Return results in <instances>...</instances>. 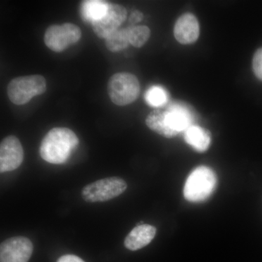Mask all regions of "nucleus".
Listing matches in <instances>:
<instances>
[{
	"instance_id": "obj_10",
	"label": "nucleus",
	"mask_w": 262,
	"mask_h": 262,
	"mask_svg": "<svg viewBox=\"0 0 262 262\" xmlns=\"http://www.w3.org/2000/svg\"><path fill=\"white\" fill-rule=\"evenodd\" d=\"M199 35V23L192 13L182 15L177 20L174 27V36L181 44H192L198 40Z\"/></svg>"
},
{
	"instance_id": "obj_11",
	"label": "nucleus",
	"mask_w": 262,
	"mask_h": 262,
	"mask_svg": "<svg viewBox=\"0 0 262 262\" xmlns=\"http://www.w3.org/2000/svg\"><path fill=\"white\" fill-rule=\"evenodd\" d=\"M165 111L168 125L179 134L192 126V114L189 107L184 103H170Z\"/></svg>"
},
{
	"instance_id": "obj_19",
	"label": "nucleus",
	"mask_w": 262,
	"mask_h": 262,
	"mask_svg": "<svg viewBox=\"0 0 262 262\" xmlns=\"http://www.w3.org/2000/svg\"><path fill=\"white\" fill-rule=\"evenodd\" d=\"M253 70L256 77L262 81V48H259L253 56Z\"/></svg>"
},
{
	"instance_id": "obj_12",
	"label": "nucleus",
	"mask_w": 262,
	"mask_h": 262,
	"mask_svg": "<svg viewBox=\"0 0 262 262\" xmlns=\"http://www.w3.org/2000/svg\"><path fill=\"white\" fill-rule=\"evenodd\" d=\"M157 229L153 226H136L125 239V246L130 251H137L149 245L156 235Z\"/></svg>"
},
{
	"instance_id": "obj_7",
	"label": "nucleus",
	"mask_w": 262,
	"mask_h": 262,
	"mask_svg": "<svg viewBox=\"0 0 262 262\" xmlns=\"http://www.w3.org/2000/svg\"><path fill=\"white\" fill-rule=\"evenodd\" d=\"M32 253L30 239L22 236L11 237L1 244L0 262H28Z\"/></svg>"
},
{
	"instance_id": "obj_5",
	"label": "nucleus",
	"mask_w": 262,
	"mask_h": 262,
	"mask_svg": "<svg viewBox=\"0 0 262 262\" xmlns=\"http://www.w3.org/2000/svg\"><path fill=\"white\" fill-rule=\"evenodd\" d=\"M127 189V183L119 177L100 179L82 189V198L89 203L105 202L120 196Z\"/></svg>"
},
{
	"instance_id": "obj_18",
	"label": "nucleus",
	"mask_w": 262,
	"mask_h": 262,
	"mask_svg": "<svg viewBox=\"0 0 262 262\" xmlns=\"http://www.w3.org/2000/svg\"><path fill=\"white\" fill-rule=\"evenodd\" d=\"M144 98L149 106L160 107L168 101V96L165 89L160 86L155 85L146 91Z\"/></svg>"
},
{
	"instance_id": "obj_4",
	"label": "nucleus",
	"mask_w": 262,
	"mask_h": 262,
	"mask_svg": "<svg viewBox=\"0 0 262 262\" xmlns=\"http://www.w3.org/2000/svg\"><path fill=\"white\" fill-rule=\"evenodd\" d=\"M47 84L42 75H34L18 77L10 81L8 86V96L12 103L24 105L34 96L44 94Z\"/></svg>"
},
{
	"instance_id": "obj_8",
	"label": "nucleus",
	"mask_w": 262,
	"mask_h": 262,
	"mask_svg": "<svg viewBox=\"0 0 262 262\" xmlns=\"http://www.w3.org/2000/svg\"><path fill=\"white\" fill-rule=\"evenodd\" d=\"M127 17L126 9L122 5L110 3L104 16L92 24L93 30L100 39H105L118 30Z\"/></svg>"
},
{
	"instance_id": "obj_17",
	"label": "nucleus",
	"mask_w": 262,
	"mask_h": 262,
	"mask_svg": "<svg viewBox=\"0 0 262 262\" xmlns=\"http://www.w3.org/2000/svg\"><path fill=\"white\" fill-rule=\"evenodd\" d=\"M126 29L129 42L134 47H142L149 39L151 32L146 26H130Z\"/></svg>"
},
{
	"instance_id": "obj_2",
	"label": "nucleus",
	"mask_w": 262,
	"mask_h": 262,
	"mask_svg": "<svg viewBox=\"0 0 262 262\" xmlns=\"http://www.w3.org/2000/svg\"><path fill=\"white\" fill-rule=\"evenodd\" d=\"M216 185V176L211 168L200 166L194 169L186 181L184 196L188 201L198 203L211 195Z\"/></svg>"
},
{
	"instance_id": "obj_9",
	"label": "nucleus",
	"mask_w": 262,
	"mask_h": 262,
	"mask_svg": "<svg viewBox=\"0 0 262 262\" xmlns=\"http://www.w3.org/2000/svg\"><path fill=\"white\" fill-rule=\"evenodd\" d=\"M24 149L18 138L9 136L0 144V172L13 171L21 165Z\"/></svg>"
},
{
	"instance_id": "obj_3",
	"label": "nucleus",
	"mask_w": 262,
	"mask_h": 262,
	"mask_svg": "<svg viewBox=\"0 0 262 262\" xmlns=\"http://www.w3.org/2000/svg\"><path fill=\"white\" fill-rule=\"evenodd\" d=\"M107 89L108 96L115 104L126 106L139 97L140 84L135 75L128 72H120L110 77Z\"/></svg>"
},
{
	"instance_id": "obj_6",
	"label": "nucleus",
	"mask_w": 262,
	"mask_h": 262,
	"mask_svg": "<svg viewBox=\"0 0 262 262\" xmlns=\"http://www.w3.org/2000/svg\"><path fill=\"white\" fill-rule=\"evenodd\" d=\"M82 32L75 24L65 23L52 25L46 29L44 41L52 51L61 53L80 40Z\"/></svg>"
},
{
	"instance_id": "obj_15",
	"label": "nucleus",
	"mask_w": 262,
	"mask_h": 262,
	"mask_svg": "<svg viewBox=\"0 0 262 262\" xmlns=\"http://www.w3.org/2000/svg\"><path fill=\"white\" fill-rule=\"evenodd\" d=\"M110 3L101 0L83 1L81 4V16L84 20L91 24L104 16L107 12Z\"/></svg>"
},
{
	"instance_id": "obj_14",
	"label": "nucleus",
	"mask_w": 262,
	"mask_h": 262,
	"mask_svg": "<svg viewBox=\"0 0 262 262\" xmlns=\"http://www.w3.org/2000/svg\"><path fill=\"white\" fill-rule=\"evenodd\" d=\"M184 139L189 145L199 152H204L209 147L211 136L209 131L192 125L185 130Z\"/></svg>"
},
{
	"instance_id": "obj_20",
	"label": "nucleus",
	"mask_w": 262,
	"mask_h": 262,
	"mask_svg": "<svg viewBox=\"0 0 262 262\" xmlns=\"http://www.w3.org/2000/svg\"><path fill=\"white\" fill-rule=\"evenodd\" d=\"M144 18V15L139 10H134L130 14V18H129V22L131 24H136L141 22V20Z\"/></svg>"
},
{
	"instance_id": "obj_16",
	"label": "nucleus",
	"mask_w": 262,
	"mask_h": 262,
	"mask_svg": "<svg viewBox=\"0 0 262 262\" xmlns=\"http://www.w3.org/2000/svg\"><path fill=\"white\" fill-rule=\"evenodd\" d=\"M105 40L106 48L113 53L121 51L130 45L126 29H118L110 34Z\"/></svg>"
},
{
	"instance_id": "obj_13",
	"label": "nucleus",
	"mask_w": 262,
	"mask_h": 262,
	"mask_svg": "<svg viewBox=\"0 0 262 262\" xmlns=\"http://www.w3.org/2000/svg\"><path fill=\"white\" fill-rule=\"evenodd\" d=\"M146 124L151 130L164 137L173 138L179 134L168 125L165 110L160 108L153 110L146 117Z\"/></svg>"
},
{
	"instance_id": "obj_21",
	"label": "nucleus",
	"mask_w": 262,
	"mask_h": 262,
	"mask_svg": "<svg viewBox=\"0 0 262 262\" xmlns=\"http://www.w3.org/2000/svg\"><path fill=\"white\" fill-rule=\"evenodd\" d=\"M57 262H84L82 258L75 255H64L58 258Z\"/></svg>"
},
{
	"instance_id": "obj_1",
	"label": "nucleus",
	"mask_w": 262,
	"mask_h": 262,
	"mask_svg": "<svg viewBox=\"0 0 262 262\" xmlns=\"http://www.w3.org/2000/svg\"><path fill=\"white\" fill-rule=\"evenodd\" d=\"M78 144V137L74 131L67 127H54L43 138L39 154L48 163H65Z\"/></svg>"
}]
</instances>
